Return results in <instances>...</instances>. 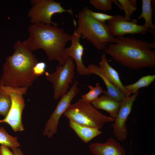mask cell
I'll list each match as a JSON object with an SVG mask.
<instances>
[{"label": "cell", "instance_id": "cell-14", "mask_svg": "<svg viewBox=\"0 0 155 155\" xmlns=\"http://www.w3.org/2000/svg\"><path fill=\"white\" fill-rule=\"evenodd\" d=\"M99 64V67L106 78L125 95L126 98L129 96L131 92L124 88L118 72L109 65L105 54L102 55Z\"/></svg>", "mask_w": 155, "mask_h": 155}, {"label": "cell", "instance_id": "cell-10", "mask_svg": "<svg viewBox=\"0 0 155 155\" xmlns=\"http://www.w3.org/2000/svg\"><path fill=\"white\" fill-rule=\"evenodd\" d=\"M138 94V92H136L120 102L117 115L111 125L114 136L118 141L123 142L127 139L128 131L126 122L131 112L133 102Z\"/></svg>", "mask_w": 155, "mask_h": 155}, {"label": "cell", "instance_id": "cell-13", "mask_svg": "<svg viewBox=\"0 0 155 155\" xmlns=\"http://www.w3.org/2000/svg\"><path fill=\"white\" fill-rule=\"evenodd\" d=\"M89 148L93 155H127L124 148L111 137L103 143H92Z\"/></svg>", "mask_w": 155, "mask_h": 155}, {"label": "cell", "instance_id": "cell-4", "mask_svg": "<svg viewBox=\"0 0 155 155\" xmlns=\"http://www.w3.org/2000/svg\"><path fill=\"white\" fill-rule=\"evenodd\" d=\"M89 8L85 6L77 15V32L92 43L99 50H105L108 43H113L115 37L107 24L98 21L89 13Z\"/></svg>", "mask_w": 155, "mask_h": 155}, {"label": "cell", "instance_id": "cell-3", "mask_svg": "<svg viewBox=\"0 0 155 155\" xmlns=\"http://www.w3.org/2000/svg\"><path fill=\"white\" fill-rule=\"evenodd\" d=\"M13 47V53L7 57L3 66L0 86L28 88L38 78L34 74L33 67L38 60L20 40L15 43Z\"/></svg>", "mask_w": 155, "mask_h": 155}, {"label": "cell", "instance_id": "cell-5", "mask_svg": "<svg viewBox=\"0 0 155 155\" xmlns=\"http://www.w3.org/2000/svg\"><path fill=\"white\" fill-rule=\"evenodd\" d=\"M63 115L69 120L99 130L105 123L113 122L115 119L103 114L91 103L82 98L75 103L71 104Z\"/></svg>", "mask_w": 155, "mask_h": 155}, {"label": "cell", "instance_id": "cell-16", "mask_svg": "<svg viewBox=\"0 0 155 155\" xmlns=\"http://www.w3.org/2000/svg\"><path fill=\"white\" fill-rule=\"evenodd\" d=\"M96 109L105 111L110 117L115 118L118 114L120 102L115 100L106 94L99 97L92 102Z\"/></svg>", "mask_w": 155, "mask_h": 155}, {"label": "cell", "instance_id": "cell-25", "mask_svg": "<svg viewBox=\"0 0 155 155\" xmlns=\"http://www.w3.org/2000/svg\"><path fill=\"white\" fill-rule=\"evenodd\" d=\"M88 11L92 17L96 20L102 22H105V21H108L113 17L112 15L94 12L90 9Z\"/></svg>", "mask_w": 155, "mask_h": 155}, {"label": "cell", "instance_id": "cell-21", "mask_svg": "<svg viewBox=\"0 0 155 155\" xmlns=\"http://www.w3.org/2000/svg\"><path fill=\"white\" fill-rule=\"evenodd\" d=\"M17 137L9 135L4 128L0 127V144L11 149L18 148L20 144L17 141Z\"/></svg>", "mask_w": 155, "mask_h": 155}, {"label": "cell", "instance_id": "cell-27", "mask_svg": "<svg viewBox=\"0 0 155 155\" xmlns=\"http://www.w3.org/2000/svg\"><path fill=\"white\" fill-rule=\"evenodd\" d=\"M0 155H14L7 147L3 145L0 146Z\"/></svg>", "mask_w": 155, "mask_h": 155}, {"label": "cell", "instance_id": "cell-7", "mask_svg": "<svg viewBox=\"0 0 155 155\" xmlns=\"http://www.w3.org/2000/svg\"><path fill=\"white\" fill-rule=\"evenodd\" d=\"M75 68L73 60L69 57L64 65L59 64L56 66L55 72L45 73L47 80L53 84L55 100L68 92L69 84L73 83L74 79Z\"/></svg>", "mask_w": 155, "mask_h": 155}, {"label": "cell", "instance_id": "cell-22", "mask_svg": "<svg viewBox=\"0 0 155 155\" xmlns=\"http://www.w3.org/2000/svg\"><path fill=\"white\" fill-rule=\"evenodd\" d=\"M88 87L90 89V91L86 94L82 95L81 98L90 103H92L96 100L100 94L104 92V90L98 83H96L94 87L91 85H88Z\"/></svg>", "mask_w": 155, "mask_h": 155}, {"label": "cell", "instance_id": "cell-1", "mask_svg": "<svg viewBox=\"0 0 155 155\" xmlns=\"http://www.w3.org/2000/svg\"><path fill=\"white\" fill-rule=\"evenodd\" d=\"M155 42L150 43L133 37L120 36L109 44L105 53L116 62L132 69L155 66Z\"/></svg>", "mask_w": 155, "mask_h": 155}, {"label": "cell", "instance_id": "cell-9", "mask_svg": "<svg viewBox=\"0 0 155 155\" xmlns=\"http://www.w3.org/2000/svg\"><path fill=\"white\" fill-rule=\"evenodd\" d=\"M78 84V81L75 80L71 89L61 97L54 111L46 123L43 132V135L50 138L57 133L60 118L71 104L72 99L80 92Z\"/></svg>", "mask_w": 155, "mask_h": 155}, {"label": "cell", "instance_id": "cell-18", "mask_svg": "<svg viewBox=\"0 0 155 155\" xmlns=\"http://www.w3.org/2000/svg\"><path fill=\"white\" fill-rule=\"evenodd\" d=\"M151 0H142V11L138 17L139 19L143 18L145 22L143 26L149 29L148 31L152 34L154 36H155V25L152 21V16L153 10Z\"/></svg>", "mask_w": 155, "mask_h": 155}, {"label": "cell", "instance_id": "cell-8", "mask_svg": "<svg viewBox=\"0 0 155 155\" xmlns=\"http://www.w3.org/2000/svg\"><path fill=\"white\" fill-rule=\"evenodd\" d=\"M3 86L10 95L12 104L7 116L0 122L7 123L15 132L23 131L24 129L22 121V115L25 105L23 95L26 94L28 88Z\"/></svg>", "mask_w": 155, "mask_h": 155}, {"label": "cell", "instance_id": "cell-29", "mask_svg": "<svg viewBox=\"0 0 155 155\" xmlns=\"http://www.w3.org/2000/svg\"></svg>", "mask_w": 155, "mask_h": 155}, {"label": "cell", "instance_id": "cell-24", "mask_svg": "<svg viewBox=\"0 0 155 155\" xmlns=\"http://www.w3.org/2000/svg\"><path fill=\"white\" fill-rule=\"evenodd\" d=\"M89 2L96 8L104 11L111 10L113 3H115L120 9H121V6L117 0H90Z\"/></svg>", "mask_w": 155, "mask_h": 155}, {"label": "cell", "instance_id": "cell-2", "mask_svg": "<svg viewBox=\"0 0 155 155\" xmlns=\"http://www.w3.org/2000/svg\"><path fill=\"white\" fill-rule=\"evenodd\" d=\"M28 38L23 43L30 51L43 49L50 61H57L64 65L69 57L65 53L66 43L71 40V35L58 26L41 23L33 24L28 28Z\"/></svg>", "mask_w": 155, "mask_h": 155}, {"label": "cell", "instance_id": "cell-26", "mask_svg": "<svg viewBox=\"0 0 155 155\" xmlns=\"http://www.w3.org/2000/svg\"><path fill=\"white\" fill-rule=\"evenodd\" d=\"M46 67V65L45 63L38 62L33 67L34 74L38 78L45 73Z\"/></svg>", "mask_w": 155, "mask_h": 155}, {"label": "cell", "instance_id": "cell-6", "mask_svg": "<svg viewBox=\"0 0 155 155\" xmlns=\"http://www.w3.org/2000/svg\"><path fill=\"white\" fill-rule=\"evenodd\" d=\"M30 2L32 6L28 11L27 16L30 18L32 24L41 23L58 26L57 23L51 20L54 14L67 12L73 17L72 10L64 9L61 5V3L53 0H31Z\"/></svg>", "mask_w": 155, "mask_h": 155}, {"label": "cell", "instance_id": "cell-23", "mask_svg": "<svg viewBox=\"0 0 155 155\" xmlns=\"http://www.w3.org/2000/svg\"><path fill=\"white\" fill-rule=\"evenodd\" d=\"M117 1L121 5L122 10H124L125 14L124 16L127 20L130 21L133 13L137 8V1L136 0H117Z\"/></svg>", "mask_w": 155, "mask_h": 155}, {"label": "cell", "instance_id": "cell-12", "mask_svg": "<svg viewBox=\"0 0 155 155\" xmlns=\"http://www.w3.org/2000/svg\"><path fill=\"white\" fill-rule=\"evenodd\" d=\"M81 36L75 29L71 40V44L66 48L65 51L67 55L72 58L75 62L78 73L81 75L88 76L90 74L87 68L84 65L82 60L84 48L80 41Z\"/></svg>", "mask_w": 155, "mask_h": 155}, {"label": "cell", "instance_id": "cell-17", "mask_svg": "<svg viewBox=\"0 0 155 155\" xmlns=\"http://www.w3.org/2000/svg\"><path fill=\"white\" fill-rule=\"evenodd\" d=\"M69 125L82 140L88 143L100 135L102 132L98 129L79 124L69 120Z\"/></svg>", "mask_w": 155, "mask_h": 155}, {"label": "cell", "instance_id": "cell-28", "mask_svg": "<svg viewBox=\"0 0 155 155\" xmlns=\"http://www.w3.org/2000/svg\"><path fill=\"white\" fill-rule=\"evenodd\" d=\"M14 155H23L22 152L20 148H17L12 150Z\"/></svg>", "mask_w": 155, "mask_h": 155}, {"label": "cell", "instance_id": "cell-15", "mask_svg": "<svg viewBox=\"0 0 155 155\" xmlns=\"http://www.w3.org/2000/svg\"><path fill=\"white\" fill-rule=\"evenodd\" d=\"M87 67L90 74H94L98 76L103 81L107 89V91L104 90V94H106L120 102L125 99V95L106 78L99 66L92 64L88 65Z\"/></svg>", "mask_w": 155, "mask_h": 155}, {"label": "cell", "instance_id": "cell-19", "mask_svg": "<svg viewBox=\"0 0 155 155\" xmlns=\"http://www.w3.org/2000/svg\"><path fill=\"white\" fill-rule=\"evenodd\" d=\"M12 104L11 97L3 86H0V115L5 117Z\"/></svg>", "mask_w": 155, "mask_h": 155}, {"label": "cell", "instance_id": "cell-20", "mask_svg": "<svg viewBox=\"0 0 155 155\" xmlns=\"http://www.w3.org/2000/svg\"><path fill=\"white\" fill-rule=\"evenodd\" d=\"M155 80V75H148L142 77L134 83L124 86V87L126 89L134 94L138 92L140 88L148 86Z\"/></svg>", "mask_w": 155, "mask_h": 155}, {"label": "cell", "instance_id": "cell-11", "mask_svg": "<svg viewBox=\"0 0 155 155\" xmlns=\"http://www.w3.org/2000/svg\"><path fill=\"white\" fill-rule=\"evenodd\" d=\"M107 24L114 37L127 34H145L149 30L143 25L137 24L136 19H131L130 21L127 20L121 15L113 16L108 21Z\"/></svg>", "mask_w": 155, "mask_h": 155}]
</instances>
